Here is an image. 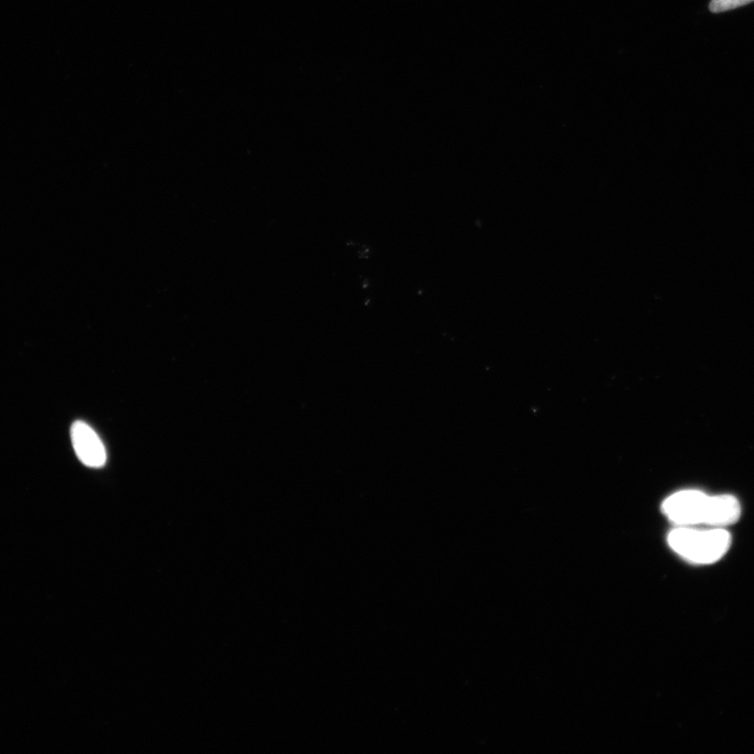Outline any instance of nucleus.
<instances>
[{
    "mask_svg": "<svg viewBox=\"0 0 754 754\" xmlns=\"http://www.w3.org/2000/svg\"><path fill=\"white\" fill-rule=\"evenodd\" d=\"M670 546L682 558L697 564H712L722 559L731 543L723 528L698 530L681 526L669 536Z\"/></svg>",
    "mask_w": 754,
    "mask_h": 754,
    "instance_id": "2",
    "label": "nucleus"
},
{
    "mask_svg": "<svg viewBox=\"0 0 754 754\" xmlns=\"http://www.w3.org/2000/svg\"><path fill=\"white\" fill-rule=\"evenodd\" d=\"M664 514L680 526L708 525L723 528L739 521L741 506L734 496L709 497L697 491H685L663 503Z\"/></svg>",
    "mask_w": 754,
    "mask_h": 754,
    "instance_id": "1",
    "label": "nucleus"
},
{
    "mask_svg": "<svg viewBox=\"0 0 754 754\" xmlns=\"http://www.w3.org/2000/svg\"><path fill=\"white\" fill-rule=\"evenodd\" d=\"M754 0H712L709 10L713 13H722L735 10L753 3Z\"/></svg>",
    "mask_w": 754,
    "mask_h": 754,
    "instance_id": "4",
    "label": "nucleus"
},
{
    "mask_svg": "<svg viewBox=\"0 0 754 754\" xmlns=\"http://www.w3.org/2000/svg\"><path fill=\"white\" fill-rule=\"evenodd\" d=\"M74 450L88 468L99 469L106 463L107 454L102 440L84 421H75L71 429Z\"/></svg>",
    "mask_w": 754,
    "mask_h": 754,
    "instance_id": "3",
    "label": "nucleus"
}]
</instances>
